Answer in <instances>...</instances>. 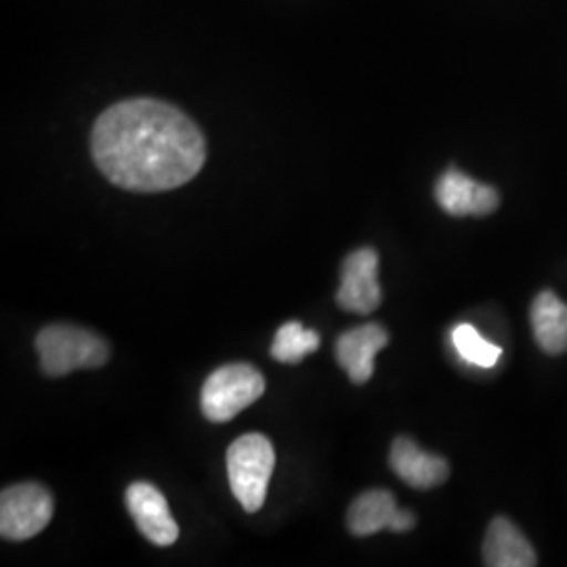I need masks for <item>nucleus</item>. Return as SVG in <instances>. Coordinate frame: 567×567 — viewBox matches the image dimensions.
Returning <instances> with one entry per match:
<instances>
[{
    "label": "nucleus",
    "instance_id": "obj_1",
    "mask_svg": "<svg viewBox=\"0 0 567 567\" xmlns=\"http://www.w3.org/2000/svg\"><path fill=\"white\" fill-rule=\"evenodd\" d=\"M91 154L107 182L158 194L192 182L206 163V140L182 110L158 100L107 107L91 133Z\"/></svg>",
    "mask_w": 567,
    "mask_h": 567
},
{
    "label": "nucleus",
    "instance_id": "obj_2",
    "mask_svg": "<svg viewBox=\"0 0 567 567\" xmlns=\"http://www.w3.org/2000/svg\"><path fill=\"white\" fill-rule=\"evenodd\" d=\"M37 351L47 377H65L82 368H100L110 360V347L100 334L70 324L42 328L37 337Z\"/></svg>",
    "mask_w": 567,
    "mask_h": 567
},
{
    "label": "nucleus",
    "instance_id": "obj_3",
    "mask_svg": "<svg viewBox=\"0 0 567 567\" xmlns=\"http://www.w3.org/2000/svg\"><path fill=\"white\" fill-rule=\"evenodd\" d=\"M276 466V452L261 433H246L227 447V477L244 511L264 507L265 494Z\"/></svg>",
    "mask_w": 567,
    "mask_h": 567
},
{
    "label": "nucleus",
    "instance_id": "obj_4",
    "mask_svg": "<svg viewBox=\"0 0 567 567\" xmlns=\"http://www.w3.org/2000/svg\"><path fill=\"white\" fill-rule=\"evenodd\" d=\"M265 393L264 374L255 365L227 364L204 381L200 405L210 423H227Z\"/></svg>",
    "mask_w": 567,
    "mask_h": 567
},
{
    "label": "nucleus",
    "instance_id": "obj_5",
    "mask_svg": "<svg viewBox=\"0 0 567 567\" xmlns=\"http://www.w3.org/2000/svg\"><path fill=\"white\" fill-rule=\"evenodd\" d=\"M53 496L34 482L4 487L0 494V536L21 543L39 536L53 517Z\"/></svg>",
    "mask_w": 567,
    "mask_h": 567
},
{
    "label": "nucleus",
    "instance_id": "obj_6",
    "mask_svg": "<svg viewBox=\"0 0 567 567\" xmlns=\"http://www.w3.org/2000/svg\"><path fill=\"white\" fill-rule=\"evenodd\" d=\"M381 301L383 292L379 284V252L374 248L353 250L341 267L337 305L344 311L368 316Z\"/></svg>",
    "mask_w": 567,
    "mask_h": 567
},
{
    "label": "nucleus",
    "instance_id": "obj_7",
    "mask_svg": "<svg viewBox=\"0 0 567 567\" xmlns=\"http://www.w3.org/2000/svg\"><path fill=\"white\" fill-rule=\"evenodd\" d=\"M126 508L143 536L156 547H171L179 538V526L171 515L163 492L147 482H135L124 494Z\"/></svg>",
    "mask_w": 567,
    "mask_h": 567
},
{
    "label": "nucleus",
    "instance_id": "obj_8",
    "mask_svg": "<svg viewBox=\"0 0 567 567\" xmlns=\"http://www.w3.org/2000/svg\"><path fill=\"white\" fill-rule=\"evenodd\" d=\"M435 200L452 217H487L501 206L494 187L475 182L456 168H447L435 183Z\"/></svg>",
    "mask_w": 567,
    "mask_h": 567
},
{
    "label": "nucleus",
    "instance_id": "obj_9",
    "mask_svg": "<svg viewBox=\"0 0 567 567\" xmlns=\"http://www.w3.org/2000/svg\"><path fill=\"white\" fill-rule=\"evenodd\" d=\"M416 524V517L398 508L395 496L389 489H368L360 494L347 511V527L353 536H372L381 529L408 532Z\"/></svg>",
    "mask_w": 567,
    "mask_h": 567
},
{
    "label": "nucleus",
    "instance_id": "obj_10",
    "mask_svg": "<svg viewBox=\"0 0 567 567\" xmlns=\"http://www.w3.org/2000/svg\"><path fill=\"white\" fill-rule=\"evenodd\" d=\"M389 465L405 486L414 489L442 486L450 477V465L446 461L437 454L423 452L410 437H398L391 444Z\"/></svg>",
    "mask_w": 567,
    "mask_h": 567
},
{
    "label": "nucleus",
    "instance_id": "obj_11",
    "mask_svg": "<svg viewBox=\"0 0 567 567\" xmlns=\"http://www.w3.org/2000/svg\"><path fill=\"white\" fill-rule=\"evenodd\" d=\"M389 343V334L381 324H364L347 330L337 341V360L349 374L351 383L364 385L374 372L377 353Z\"/></svg>",
    "mask_w": 567,
    "mask_h": 567
},
{
    "label": "nucleus",
    "instance_id": "obj_12",
    "mask_svg": "<svg viewBox=\"0 0 567 567\" xmlns=\"http://www.w3.org/2000/svg\"><path fill=\"white\" fill-rule=\"evenodd\" d=\"M484 564L489 567H534L538 559L519 527L507 517H496L487 527Z\"/></svg>",
    "mask_w": 567,
    "mask_h": 567
},
{
    "label": "nucleus",
    "instance_id": "obj_13",
    "mask_svg": "<svg viewBox=\"0 0 567 567\" xmlns=\"http://www.w3.org/2000/svg\"><path fill=\"white\" fill-rule=\"evenodd\" d=\"M532 332L538 347L548 355L567 351V305L550 290H543L529 309Z\"/></svg>",
    "mask_w": 567,
    "mask_h": 567
},
{
    "label": "nucleus",
    "instance_id": "obj_14",
    "mask_svg": "<svg viewBox=\"0 0 567 567\" xmlns=\"http://www.w3.org/2000/svg\"><path fill=\"white\" fill-rule=\"evenodd\" d=\"M320 334L316 330H305L301 322H286L276 332L271 343V358L282 364H299L305 355L318 351Z\"/></svg>",
    "mask_w": 567,
    "mask_h": 567
},
{
    "label": "nucleus",
    "instance_id": "obj_15",
    "mask_svg": "<svg viewBox=\"0 0 567 567\" xmlns=\"http://www.w3.org/2000/svg\"><path fill=\"white\" fill-rule=\"evenodd\" d=\"M452 343L468 364L492 368L498 364L503 349L486 341L471 324H458L452 330Z\"/></svg>",
    "mask_w": 567,
    "mask_h": 567
}]
</instances>
